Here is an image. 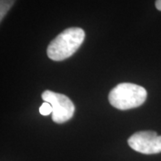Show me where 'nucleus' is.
I'll list each match as a JSON object with an SVG mask.
<instances>
[{
	"label": "nucleus",
	"mask_w": 161,
	"mask_h": 161,
	"mask_svg": "<svg viewBox=\"0 0 161 161\" xmlns=\"http://www.w3.org/2000/svg\"><path fill=\"white\" fill-rule=\"evenodd\" d=\"M85 39L84 31L78 27L65 29L49 43L47 57L54 61H63L79 49Z\"/></svg>",
	"instance_id": "obj_1"
},
{
	"label": "nucleus",
	"mask_w": 161,
	"mask_h": 161,
	"mask_svg": "<svg viewBox=\"0 0 161 161\" xmlns=\"http://www.w3.org/2000/svg\"><path fill=\"white\" fill-rule=\"evenodd\" d=\"M41 98L44 102H48L53 107L52 120L57 124H63L70 120L75 114V107L72 100L64 94L51 91H45Z\"/></svg>",
	"instance_id": "obj_3"
},
{
	"label": "nucleus",
	"mask_w": 161,
	"mask_h": 161,
	"mask_svg": "<svg viewBox=\"0 0 161 161\" xmlns=\"http://www.w3.org/2000/svg\"><path fill=\"white\" fill-rule=\"evenodd\" d=\"M15 1L16 0H0V21H3Z\"/></svg>",
	"instance_id": "obj_5"
},
{
	"label": "nucleus",
	"mask_w": 161,
	"mask_h": 161,
	"mask_svg": "<svg viewBox=\"0 0 161 161\" xmlns=\"http://www.w3.org/2000/svg\"><path fill=\"white\" fill-rule=\"evenodd\" d=\"M40 113L44 116L52 114L53 113V107L51 106V104H49L48 102H44L40 106Z\"/></svg>",
	"instance_id": "obj_6"
},
{
	"label": "nucleus",
	"mask_w": 161,
	"mask_h": 161,
	"mask_svg": "<svg viewBox=\"0 0 161 161\" xmlns=\"http://www.w3.org/2000/svg\"><path fill=\"white\" fill-rule=\"evenodd\" d=\"M155 6L158 11H161V0H156Z\"/></svg>",
	"instance_id": "obj_7"
},
{
	"label": "nucleus",
	"mask_w": 161,
	"mask_h": 161,
	"mask_svg": "<svg viewBox=\"0 0 161 161\" xmlns=\"http://www.w3.org/2000/svg\"><path fill=\"white\" fill-rule=\"evenodd\" d=\"M132 150L142 154H158L161 152V136L151 131L135 132L128 139Z\"/></svg>",
	"instance_id": "obj_4"
},
{
	"label": "nucleus",
	"mask_w": 161,
	"mask_h": 161,
	"mask_svg": "<svg viewBox=\"0 0 161 161\" xmlns=\"http://www.w3.org/2000/svg\"><path fill=\"white\" fill-rule=\"evenodd\" d=\"M147 98V91L143 87L123 82L112 89L108 96L109 103L117 109L128 110L142 106Z\"/></svg>",
	"instance_id": "obj_2"
}]
</instances>
